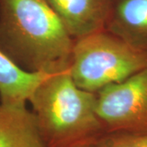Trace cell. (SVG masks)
Listing matches in <instances>:
<instances>
[{
  "label": "cell",
  "mask_w": 147,
  "mask_h": 147,
  "mask_svg": "<svg viewBox=\"0 0 147 147\" xmlns=\"http://www.w3.org/2000/svg\"><path fill=\"white\" fill-rule=\"evenodd\" d=\"M74 42L45 0H0V50L22 70H68Z\"/></svg>",
  "instance_id": "obj_1"
},
{
  "label": "cell",
  "mask_w": 147,
  "mask_h": 147,
  "mask_svg": "<svg viewBox=\"0 0 147 147\" xmlns=\"http://www.w3.org/2000/svg\"><path fill=\"white\" fill-rule=\"evenodd\" d=\"M46 147L94 145L106 131L96 113V96L78 87L68 70L48 75L29 101Z\"/></svg>",
  "instance_id": "obj_2"
},
{
  "label": "cell",
  "mask_w": 147,
  "mask_h": 147,
  "mask_svg": "<svg viewBox=\"0 0 147 147\" xmlns=\"http://www.w3.org/2000/svg\"><path fill=\"white\" fill-rule=\"evenodd\" d=\"M147 68V50L105 29L75 40L69 72L80 88L96 93Z\"/></svg>",
  "instance_id": "obj_3"
},
{
  "label": "cell",
  "mask_w": 147,
  "mask_h": 147,
  "mask_svg": "<svg viewBox=\"0 0 147 147\" xmlns=\"http://www.w3.org/2000/svg\"><path fill=\"white\" fill-rule=\"evenodd\" d=\"M106 133L147 134V68L96 93Z\"/></svg>",
  "instance_id": "obj_4"
},
{
  "label": "cell",
  "mask_w": 147,
  "mask_h": 147,
  "mask_svg": "<svg viewBox=\"0 0 147 147\" xmlns=\"http://www.w3.org/2000/svg\"><path fill=\"white\" fill-rule=\"evenodd\" d=\"M112 0H45L74 40L104 30Z\"/></svg>",
  "instance_id": "obj_5"
},
{
  "label": "cell",
  "mask_w": 147,
  "mask_h": 147,
  "mask_svg": "<svg viewBox=\"0 0 147 147\" xmlns=\"http://www.w3.org/2000/svg\"><path fill=\"white\" fill-rule=\"evenodd\" d=\"M105 29L147 50V0H112Z\"/></svg>",
  "instance_id": "obj_6"
},
{
  "label": "cell",
  "mask_w": 147,
  "mask_h": 147,
  "mask_svg": "<svg viewBox=\"0 0 147 147\" xmlns=\"http://www.w3.org/2000/svg\"><path fill=\"white\" fill-rule=\"evenodd\" d=\"M0 147H46L27 105L0 102Z\"/></svg>",
  "instance_id": "obj_7"
},
{
  "label": "cell",
  "mask_w": 147,
  "mask_h": 147,
  "mask_svg": "<svg viewBox=\"0 0 147 147\" xmlns=\"http://www.w3.org/2000/svg\"><path fill=\"white\" fill-rule=\"evenodd\" d=\"M53 74L26 72L12 63L0 50V102L26 105L37 86Z\"/></svg>",
  "instance_id": "obj_8"
},
{
  "label": "cell",
  "mask_w": 147,
  "mask_h": 147,
  "mask_svg": "<svg viewBox=\"0 0 147 147\" xmlns=\"http://www.w3.org/2000/svg\"><path fill=\"white\" fill-rule=\"evenodd\" d=\"M94 147H147V134L106 133L95 143Z\"/></svg>",
  "instance_id": "obj_9"
},
{
  "label": "cell",
  "mask_w": 147,
  "mask_h": 147,
  "mask_svg": "<svg viewBox=\"0 0 147 147\" xmlns=\"http://www.w3.org/2000/svg\"><path fill=\"white\" fill-rule=\"evenodd\" d=\"M78 147H94V145H85V146H81Z\"/></svg>",
  "instance_id": "obj_10"
}]
</instances>
